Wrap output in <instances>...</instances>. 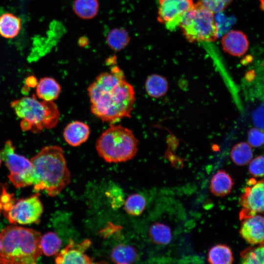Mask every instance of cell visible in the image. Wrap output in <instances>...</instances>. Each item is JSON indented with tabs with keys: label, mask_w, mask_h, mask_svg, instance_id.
Here are the masks:
<instances>
[{
	"label": "cell",
	"mask_w": 264,
	"mask_h": 264,
	"mask_svg": "<svg viewBox=\"0 0 264 264\" xmlns=\"http://www.w3.org/2000/svg\"><path fill=\"white\" fill-rule=\"evenodd\" d=\"M92 244L89 239L77 243L70 239L67 245L56 255L55 263L57 264H83L93 263V260L85 253Z\"/></svg>",
	"instance_id": "cell-11"
},
{
	"label": "cell",
	"mask_w": 264,
	"mask_h": 264,
	"mask_svg": "<svg viewBox=\"0 0 264 264\" xmlns=\"http://www.w3.org/2000/svg\"><path fill=\"white\" fill-rule=\"evenodd\" d=\"M145 88L147 94L153 98H158L167 92L169 84L167 79L157 74H152L146 79Z\"/></svg>",
	"instance_id": "cell-18"
},
{
	"label": "cell",
	"mask_w": 264,
	"mask_h": 264,
	"mask_svg": "<svg viewBox=\"0 0 264 264\" xmlns=\"http://www.w3.org/2000/svg\"><path fill=\"white\" fill-rule=\"evenodd\" d=\"M11 107L21 119L20 127L24 132L38 133L56 126L60 112L53 101H39L35 95L13 101Z\"/></svg>",
	"instance_id": "cell-4"
},
{
	"label": "cell",
	"mask_w": 264,
	"mask_h": 264,
	"mask_svg": "<svg viewBox=\"0 0 264 264\" xmlns=\"http://www.w3.org/2000/svg\"><path fill=\"white\" fill-rule=\"evenodd\" d=\"M41 233L31 228L9 225L0 232V264H33L43 254Z\"/></svg>",
	"instance_id": "cell-3"
},
{
	"label": "cell",
	"mask_w": 264,
	"mask_h": 264,
	"mask_svg": "<svg viewBox=\"0 0 264 264\" xmlns=\"http://www.w3.org/2000/svg\"><path fill=\"white\" fill-rule=\"evenodd\" d=\"M252 156L251 147L249 144L245 142L236 144L230 152L232 160L238 166H243L249 163Z\"/></svg>",
	"instance_id": "cell-24"
},
{
	"label": "cell",
	"mask_w": 264,
	"mask_h": 264,
	"mask_svg": "<svg viewBox=\"0 0 264 264\" xmlns=\"http://www.w3.org/2000/svg\"><path fill=\"white\" fill-rule=\"evenodd\" d=\"M232 1V0H198L205 7L214 14L222 12Z\"/></svg>",
	"instance_id": "cell-28"
},
{
	"label": "cell",
	"mask_w": 264,
	"mask_h": 264,
	"mask_svg": "<svg viewBox=\"0 0 264 264\" xmlns=\"http://www.w3.org/2000/svg\"><path fill=\"white\" fill-rule=\"evenodd\" d=\"M207 261L212 264H231L234 261L231 249L224 244H216L209 249Z\"/></svg>",
	"instance_id": "cell-20"
},
{
	"label": "cell",
	"mask_w": 264,
	"mask_h": 264,
	"mask_svg": "<svg viewBox=\"0 0 264 264\" xmlns=\"http://www.w3.org/2000/svg\"><path fill=\"white\" fill-rule=\"evenodd\" d=\"M39 193L26 198L14 202L4 212L5 217L13 224H28L37 223L43 212V206Z\"/></svg>",
	"instance_id": "cell-8"
},
{
	"label": "cell",
	"mask_w": 264,
	"mask_h": 264,
	"mask_svg": "<svg viewBox=\"0 0 264 264\" xmlns=\"http://www.w3.org/2000/svg\"><path fill=\"white\" fill-rule=\"evenodd\" d=\"M87 91L91 112L103 122L114 123L131 117L134 89L118 66L99 74Z\"/></svg>",
	"instance_id": "cell-1"
},
{
	"label": "cell",
	"mask_w": 264,
	"mask_h": 264,
	"mask_svg": "<svg viewBox=\"0 0 264 264\" xmlns=\"http://www.w3.org/2000/svg\"><path fill=\"white\" fill-rule=\"evenodd\" d=\"M1 248H2V243H1V241L0 239V251L1 250Z\"/></svg>",
	"instance_id": "cell-34"
},
{
	"label": "cell",
	"mask_w": 264,
	"mask_h": 264,
	"mask_svg": "<svg viewBox=\"0 0 264 264\" xmlns=\"http://www.w3.org/2000/svg\"><path fill=\"white\" fill-rule=\"evenodd\" d=\"M0 156L9 171L8 177L16 188L32 184L33 166L31 160L15 152L12 141L7 140L0 151Z\"/></svg>",
	"instance_id": "cell-7"
},
{
	"label": "cell",
	"mask_w": 264,
	"mask_h": 264,
	"mask_svg": "<svg viewBox=\"0 0 264 264\" xmlns=\"http://www.w3.org/2000/svg\"><path fill=\"white\" fill-rule=\"evenodd\" d=\"M138 140L130 129L121 125L110 124L97 139L96 150L108 163L126 162L138 151Z\"/></svg>",
	"instance_id": "cell-5"
},
{
	"label": "cell",
	"mask_w": 264,
	"mask_h": 264,
	"mask_svg": "<svg viewBox=\"0 0 264 264\" xmlns=\"http://www.w3.org/2000/svg\"><path fill=\"white\" fill-rule=\"evenodd\" d=\"M41 245L43 253L46 256H52L59 252L62 242L58 235L48 232L41 237Z\"/></svg>",
	"instance_id": "cell-26"
},
{
	"label": "cell",
	"mask_w": 264,
	"mask_h": 264,
	"mask_svg": "<svg viewBox=\"0 0 264 264\" xmlns=\"http://www.w3.org/2000/svg\"><path fill=\"white\" fill-rule=\"evenodd\" d=\"M248 171L254 177L264 176V156L259 155L249 162Z\"/></svg>",
	"instance_id": "cell-29"
},
{
	"label": "cell",
	"mask_w": 264,
	"mask_h": 264,
	"mask_svg": "<svg viewBox=\"0 0 264 264\" xmlns=\"http://www.w3.org/2000/svg\"><path fill=\"white\" fill-rule=\"evenodd\" d=\"M221 44L225 52L236 57L244 54L249 46L246 36L239 30H231L224 34L222 37Z\"/></svg>",
	"instance_id": "cell-13"
},
{
	"label": "cell",
	"mask_w": 264,
	"mask_h": 264,
	"mask_svg": "<svg viewBox=\"0 0 264 264\" xmlns=\"http://www.w3.org/2000/svg\"><path fill=\"white\" fill-rule=\"evenodd\" d=\"M21 27V20L16 15L6 13L0 16V35L6 39L16 37Z\"/></svg>",
	"instance_id": "cell-19"
},
{
	"label": "cell",
	"mask_w": 264,
	"mask_h": 264,
	"mask_svg": "<svg viewBox=\"0 0 264 264\" xmlns=\"http://www.w3.org/2000/svg\"><path fill=\"white\" fill-rule=\"evenodd\" d=\"M256 245L248 247L241 252V263L264 264V242Z\"/></svg>",
	"instance_id": "cell-25"
},
{
	"label": "cell",
	"mask_w": 264,
	"mask_h": 264,
	"mask_svg": "<svg viewBox=\"0 0 264 264\" xmlns=\"http://www.w3.org/2000/svg\"><path fill=\"white\" fill-rule=\"evenodd\" d=\"M1 157L0 156V164H1Z\"/></svg>",
	"instance_id": "cell-35"
},
{
	"label": "cell",
	"mask_w": 264,
	"mask_h": 264,
	"mask_svg": "<svg viewBox=\"0 0 264 264\" xmlns=\"http://www.w3.org/2000/svg\"><path fill=\"white\" fill-rule=\"evenodd\" d=\"M234 184V180L229 174L224 170H219L211 178L210 190L216 196L224 197L231 193Z\"/></svg>",
	"instance_id": "cell-15"
},
{
	"label": "cell",
	"mask_w": 264,
	"mask_h": 264,
	"mask_svg": "<svg viewBox=\"0 0 264 264\" xmlns=\"http://www.w3.org/2000/svg\"><path fill=\"white\" fill-rule=\"evenodd\" d=\"M98 0H75L73 4L74 13L83 20H90L98 14Z\"/></svg>",
	"instance_id": "cell-22"
},
{
	"label": "cell",
	"mask_w": 264,
	"mask_h": 264,
	"mask_svg": "<svg viewBox=\"0 0 264 264\" xmlns=\"http://www.w3.org/2000/svg\"><path fill=\"white\" fill-rule=\"evenodd\" d=\"M146 205L145 198L139 194H133L130 195L124 203V209L130 215L138 216L144 211Z\"/></svg>",
	"instance_id": "cell-27"
},
{
	"label": "cell",
	"mask_w": 264,
	"mask_h": 264,
	"mask_svg": "<svg viewBox=\"0 0 264 264\" xmlns=\"http://www.w3.org/2000/svg\"><path fill=\"white\" fill-rule=\"evenodd\" d=\"M252 117L255 126L258 128L264 130V103L254 110Z\"/></svg>",
	"instance_id": "cell-31"
},
{
	"label": "cell",
	"mask_w": 264,
	"mask_h": 264,
	"mask_svg": "<svg viewBox=\"0 0 264 264\" xmlns=\"http://www.w3.org/2000/svg\"><path fill=\"white\" fill-rule=\"evenodd\" d=\"M90 133L89 127L87 124L80 121H74L65 128L63 137L68 145L77 147L87 141Z\"/></svg>",
	"instance_id": "cell-14"
},
{
	"label": "cell",
	"mask_w": 264,
	"mask_h": 264,
	"mask_svg": "<svg viewBox=\"0 0 264 264\" xmlns=\"http://www.w3.org/2000/svg\"><path fill=\"white\" fill-rule=\"evenodd\" d=\"M242 238L256 245L264 242V217L257 214L242 220L240 230Z\"/></svg>",
	"instance_id": "cell-12"
},
{
	"label": "cell",
	"mask_w": 264,
	"mask_h": 264,
	"mask_svg": "<svg viewBox=\"0 0 264 264\" xmlns=\"http://www.w3.org/2000/svg\"><path fill=\"white\" fill-rule=\"evenodd\" d=\"M26 84L29 87L36 86L37 83L36 78L33 76H30L27 78L26 81Z\"/></svg>",
	"instance_id": "cell-32"
},
{
	"label": "cell",
	"mask_w": 264,
	"mask_h": 264,
	"mask_svg": "<svg viewBox=\"0 0 264 264\" xmlns=\"http://www.w3.org/2000/svg\"><path fill=\"white\" fill-rule=\"evenodd\" d=\"M106 43L109 47L115 51L124 49L129 44L130 37L125 28L118 27L111 29L106 36Z\"/></svg>",
	"instance_id": "cell-21"
},
{
	"label": "cell",
	"mask_w": 264,
	"mask_h": 264,
	"mask_svg": "<svg viewBox=\"0 0 264 264\" xmlns=\"http://www.w3.org/2000/svg\"><path fill=\"white\" fill-rule=\"evenodd\" d=\"M157 20L173 31L179 26L185 14L192 7L193 0H158Z\"/></svg>",
	"instance_id": "cell-10"
},
{
	"label": "cell",
	"mask_w": 264,
	"mask_h": 264,
	"mask_svg": "<svg viewBox=\"0 0 264 264\" xmlns=\"http://www.w3.org/2000/svg\"><path fill=\"white\" fill-rule=\"evenodd\" d=\"M240 198L241 220L259 213L264 214V179H250Z\"/></svg>",
	"instance_id": "cell-9"
},
{
	"label": "cell",
	"mask_w": 264,
	"mask_h": 264,
	"mask_svg": "<svg viewBox=\"0 0 264 264\" xmlns=\"http://www.w3.org/2000/svg\"><path fill=\"white\" fill-rule=\"evenodd\" d=\"M149 237L151 241L157 245H166L172 240V231L170 227L162 222H155L149 227Z\"/></svg>",
	"instance_id": "cell-23"
},
{
	"label": "cell",
	"mask_w": 264,
	"mask_h": 264,
	"mask_svg": "<svg viewBox=\"0 0 264 264\" xmlns=\"http://www.w3.org/2000/svg\"><path fill=\"white\" fill-rule=\"evenodd\" d=\"M33 190L44 191L50 197L59 195L71 181L62 148L57 145L43 148L31 159Z\"/></svg>",
	"instance_id": "cell-2"
},
{
	"label": "cell",
	"mask_w": 264,
	"mask_h": 264,
	"mask_svg": "<svg viewBox=\"0 0 264 264\" xmlns=\"http://www.w3.org/2000/svg\"><path fill=\"white\" fill-rule=\"evenodd\" d=\"M249 144L254 147H259L264 144V132L258 128H253L248 132Z\"/></svg>",
	"instance_id": "cell-30"
},
{
	"label": "cell",
	"mask_w": 264,
	"mask_h": 264,
	"mask_svg": "<svg viewBox=\"0 0 264 264\" xmlns=\"http://www.w3.org/2000/svg\"><path fill=\"white\" fill-rule=\"evenodd\" d=\"M139 255L135 247L130 245L119 244L111 250L110 258L117 264H131L136 262Z\"/></svg>",
	"instance_id": "cell-17"
},
{
	"label": "cell",
	"mask_w": 264,
	"mask_h": 264,
	"mask_svg": "<svg viewBox=\"0 0 264 264\" xmlns=\"http://www.w3.org/2000/svg\"><path fill=\"white\" fill-rule=\"evenodd\" d=\"M88 40L86 38L83 37L79 40V44L82 46H86L88 43Z\"/></svg>",
	"instance_id": "cell-33"
},
{
	"label": "cell",
	"mask_w": 264,
	"mask_h": 264,
	"mask_svg": "<svg viewBox=\"0 0 264 264\" xmlns=\"http://www.w3.org/2000/svg\"><path fill=\"white\" fill-rule=\"evenodd\" d=\"M179 26L190 43L214 42L219 36L214 14L198 1L185 14Z\"/></svg>",
	"instance_id": "cell-6"
},
{
	"label": "cell",
	"mask_w": 264,
	"mask_h": 264,
	"mask_svg": "<svg viewBox=\"0 0 264 264\" xmlns=\"http://www.w3.org/2000/svg\"><path fill=\"white\" fill-rule=\"evenodd\" d=\"M61 91L60 84L51 77L42 78L36 85V96L40 99L45 101H53L57 99Z\"/></svg>",
	"instance_id": "cell-16"
}]
</instances>
